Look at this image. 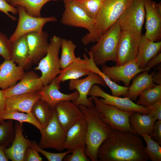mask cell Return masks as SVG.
Listing matches in <instances>:
<instances>
[{
    "instance_id": "cell-35",
    "label": "cell",
    "mask_w": 161,
    "mask_h": 161,
    "mask_svg": "<svg viewBox=\"0 0 161 161\" xmlns=\"http://www.w3.org/2000/svg\"><path fill=\"white\" fill-rule=\"evenodd\" d=\"M145 142L146 146L144 148V152L149 157L152 161H161L160 145L154 140L148 134L141 135Z\"/></svg>"
},
{
    "instance_id": "cell-9",
    "label": "cell",
    "mask_w": 161,
    "mask_h": 161,
    "mask_svg": "<svg viewBox=\"0 0 161 161\" xmlns=\"http://www.w3.org/2000/svg\"><path fill=\"white\" fill-rule=\"evenodd\" d=\"M146 0H134L119 18L121 30H128L142 35L145 18Z\"/></svg>"
},
{
    "instance_id": "cell-16",
    "label": "cell",
    "mask_w": 161,
    "mask_h": 161,
    "mask_svg": "<svg viewBox=\"0 0 161 161\" xmlns=\"http://www.w3.org/2000/svg\"><path fill=\"white\" fill-rule=\"evenodd\" d=\"M26 35L29 49V63H36L47 53L49 44L48 34L42 31L41 32H32Z\"/></svg>"
},
{
    "instance_id": "cell-1",
    "label": "cell",
    "mask_w": 161,
    "mask_h": 161,
    "mask_svg": "<svg viewBox=\"0 0 161 161\" xmlns=\"http://www.w3.org/2000/svg\"><path fill=\"white\" fill-rule=\"evenodd\" d=\"M142 139L131 131L114 130L97 152L100 161H147L149 157L144 152Z\"/></svg>"
},
{
    "instance_id": "cell-23",
    "label": "cell",
    "mask_w": 161,
    "mask_h": 161,
    "mask_svg": "<svg viewBox=\"0 0 161 161\" xmlns=\"http://www.w3.org/2000/svg\"><path fill=\"white\" fill-rule=\"evenodd\" d=\"M83 56V59L80 57L77 58L75 61L61 69L58 76L55 78L57 82L60 83L68 80L77 79L88 75L91 71L88 67V57L85 53Z\"/></svg>"
},
{
    "instance_id": "cell-6",
    "label": "cell",
    "mask_w": 161,
    "mask_h": 161,
    "mask_svg": "<svg viewBox=\"0 0 161 161\" xmlns=\"http://www.w3.org/2000/svg\"><path fill=\"white\" fill-rule=\"evenodd\" d=\"M90 98L93 101L95 108L102 120L113 129L128 131L137 134L131 127L129 121V117L134 112L121 110L103 103L97 97L92 96Z\"/></svg>"
},
{
    "instance_id": "cell-11",
    "label": "cell",
    "mask_w": 161,
    "mask_h": 161,
    "mask_svg": "<svg viewBox=\"0 0 161 161\" xmlns=\"http://www.w3.org/2000/svg\"><path fill=\"white\" fill-rule=\"evenodd\" d=\"M88 95L101 97L102 98L99 100L102 102L121 110L137 112L143 114H148L151 112L149 106L146 107L137 105L128 97L121 98L110 95L104 91L97 84L92 86Z\"/></svg>"
},
{
    "instance_id": "cell-33",
    "label": "cell",
    "mask_w": 161,
    "mask_h": 161,
    "mask_svg": "<svg viewBox=\"0 0 161 161\" xmlns=\"http://www.w3.org/2000/svg\"><path fill=\"white\" fill-rule=\"evenodd\" d=\"M2 118L5 120H14L21 123H28L34 125L40 131L44 128L37 120L34 114L30 113L20 112L16 110L5 111L2 115Z\"/></svg>"
},
{
    "instance_id": "cell-4",
    "label": "cell",
    "mask_w": 161,
    "mask_h": 161,
    "mask_svg": "<svg viewBox=\"0 0 161 161\" xmlns=\"http://www.w3.org/2000/svg\"><path fill=\"white\" fill-rule=\"evenodd\" d=\"M121 31L118 21L104 33L88 51L97 66L108 61L116 62L118 43Z\"/></svg>"
},
{
    "instance_id": "cell-49",
    "label": "cell",
    "mask_w": 161,
    "mask_h": 161,
    "mask_svg": "<svg viewBox=\"0 0 161 161\" xmlns=\"http://www.w3.org/2000/svg\"><path fill=\"white\" fill-rule=\"evenodd\" d=\"M154 4L155 8L158 13L161 15V2L159 3H157L155 1H154Z\"/></svg>"
},
{
    "instance_id": "cell-26",
    "label": "cell",
    "mask_w": 161,
    "mask_h": 161,
    "mask_svg": "<svg viewBox=\"0 0 161 161\" xmlns=\"http://www.w3.org/2000/svg\"><path fill=\"white\" fill-rule=\"evenodd\" d=\"M156 120L151 112L148 114H143L134 112L129 119L131 128L140 136L143 134H148L151 136L153 126Z\"/></svg>"
},
{
    "instance_id": "cell-53",
    "label": "cell",
    "mask_w": 161,
    "mask_h": 161,
    "mask_svg": "<svg viewBox=\"0 0 161 161\" xmlns=\"http://www.w3.org/2000/svg\"><path fill=\"white\" fill-rule=\"evenodd\" d=\"M1 123H0V124H1Z\"/></svg>"
},
{
    "instance_id": "cell-10",
    "label": "cell",
    "mask_w": 161,
    "mask_h": 161,
    "mask_svg": "<svg viewBox=\"0 0 161 161\" xmlns=\"http://www.w3.org/2000/svg\"><path fill=\"white\" fill-rule=\"evenodd\" d=\"M65 10L61 20L63 24L81 27L90 32L93 28L95 20L90 18L75 1L64 0Z\"/></svg>"
},
{
    "instance_id": "cell-8",
    "label": "cell",
    "mask_w": 161,
    "mask_h": 161,
    "mask_svg": "<svg viewBox=\"0 0 161 161\" xmlns=\"http://www.w3.org/2000/svg\"><path fill=\"white\" fill-rule=\"evenodd\" d=\"M19 15L18 24L13 33L9 38L11 42L20 37L33 32H41L44 25L50 22H56L54 16L37 17L28 14L24 8L21 6H16Z\"/></svg>"
},
{
    "instance_id": "cell-48",
    "label": "cell",
    "mask_w": 161,
    "mask_h": 161,
    "mask_svg": "<svg viewBox=\"0 0 161 161\" xmlns=\"http://www.w3.org/2000/svg\"><path fill=\"white\" fill-rule=\"evenodd\" d=\"M5 148L0 144V161H8V160L4 152V150Z\"/></svg>"
},
{
    "instance_id": "cell-13",
    "label": "cell",
    "mask_w": 161,
    "mask_h": 161,
    "mask_svg": "<svg viewBox=\"0 0 161 161\" xmlns=\"http://www.w3.org/2000/svg\"><path fill=\"white\" fill-rule=\"evenodd\" d=\"M97 84L104 86L106 85L99 75L92 71L84 78L70 80L69 89L71 90H76L79 94L78 98L72 102L78 106L82 105L89 107L93 105V101L90 98H88L87 96L92 86Z\"/></svg>"
},
{
    "instance_id": "cell-28",
    "label": "cell",
    "mask_w": 161,
    "mask_h": 161,
    "mask_svg": "<svg viewBox=\"0 0 161 161\" xmlns=\"http://www.w3.org/2000/svg\"><path fill=\"white\" fill-rule=\"evenodd\" d=\"M11 60L24 69L30 65L26 35L11 43Z\"/></svg>"
},
{
    "instance_id": "cell-46",
    "label": "cell",
    "mask_w": 161,
    "mask_h": 161,
    "mask_svg": "<svg viewBox=\"0 0 161 161\" xmlns=\"http://www.w3.org/2000/svg\"><path fill=\"white\" fill-rule=\"evenodd\" d=\"M161 62V53H159L151 58L148 62L146 67L150 69Z\"/></svg>"
},
{
    "instance_id": "cell-43",
    "label": "cell",
    "mask_w": 161,
    "mask_h": 161,
    "mask_svg": "<svg viewBox=\"0 0 161 161\" xmlns=\"http://www.w3.org/2000/svg\"><path fill=\"white\" fill-rule=\"evenodd\" d=\"M151 137L154 140L161 145V120H157L154 123Z\"/></svg>"
},
{
    "instance_id": "cell-36",
    "label": "cell",
    "mask_w": 161,
    "mask_h": 161,
    "mask_svg": "<svg viewBox=\"0 0 161 161\" xmlns=\"http://www.w3.org/2000/svg\"><path fill=\"white\" fill-rule=\"evenodd\" d=\"M105 0H76L88 15L95 20Z\"/></svg>"
},
{
    "instance_id": "cell-14",
    "label": "cell",
    "mask_w": 161,
    "mask_h": 161,
    "mask_svg": "<svg viewBox=\"0 0 161 161\" xmlns=\"http://www.w3.org/2000/svg\"><path fill=\"white\" fill-rule=\"evenodd\" d=\"M147 70H150V69L146 67L140 69L135 59L120 66L109 67L104 64L102 67V71L111 80L116 82L122 81L127 87L137 75Z\"/></svg>"
},
{
    "instance_id": "cell-32",
    "label": "cell",
    "mask_w": 161,
    "mask_h": 161,
    "mask_svg": "<svg viewBox=\"0 0 161 161\" xmlns=\"http://www.w3.org/2000/svg\"><path fill=\"white\" fill-rule=\"evenodd\" d=\"M61 53L60 58L61 69H64L77 59L75 55L76 45L70 40L61 38Z\"/></svg>"
},
{
    "instance_id": "cell-24",
    "label": "cell",
    "mask_w": 161,
    "mask_h": 161,
    "mask_svg": "<svg viewBox=\"0 0 161 161\" xmlns=\"http://www.w3.org/2000/svg\"><path fill=\"white\" fill-rule=\"evenodd\" d=\"M40 98V95L37 92L10 97L6 98L5 111L16 110L26 113H31L34 105Z\"/></svg>"
},
{
    "instance_id": "cell-52",
    "label": "cell",
    "mask_w": 161,
    "mask_h": 161,
    "mask_svg": "<svg viewBox=\"0 0 161 161\" xmlns=\"http://www.w3.org/2000/svg\"><path fill=\"white\" fill-rule=\"evenodd\" d=\"M147 0L148 1H150L151 0Z\"/></svg>"
},
{
    "instance_id": "cell-21",
    "label": "cell",
    "mask_w": 161,
    "mask_h": 161,
    "mask_svg": "<svg viewBox=\"0 0 161 161\" xmlns=\"http://www.w3.org/2000/svg\"><path fill=\"white\" fill-rule=\"evenodd\" d=\"M24 69L12 60H4L0 64V88L4 90L14 86L24 75Z\"/></svg>"
},
{
    "instance_id": "cell-40",
    "label": "cell",
    "mask_w": 161,
    "mask_h": 161,
    "mask_svg": "<svg viewBox=\"0 0 161 161\" xmlns=\"http://www.w3.org/2000/svg\"><path fill=\"white\" fill-rule=\"evenodd\" d=\"M86 146L78 148L73 150L71 155L65 156L64 160L66 161H90L85 154Z\"/></svg>"
},
{
    "instance_id": "cell-27",
    "label": "cell",
    "mask_w": 161,
    "mask_h": 161,
    "mask_svg": "<svg viewBox=\"0 0 161 161\" xmlns=\"http://www.w3.org/2000/svg\"><path fill=\"white\" fill-rule=\"evenodd\" d=\"M149 71H144L134 78L131 85L129 87L128 93L125 97L135 101L143 91L153 88L156 85L153 82L152 78L154 72L149 74Z\"/></svg>"
},
{
    "instance_id": "cell-22",
    "label": "cell",
    "mask_w": 161,
    "mask_h": 161,
    "mask_svg": "<svg viewBox=\"0 0 161 161\" xmlns=\"http://www.w3.org/2000/svg\"><path fill=\"white\" fill-rule=\"evenodd\" d=\"M22 123H16L15 127V136L12 144L9 148H5V154L12 161H23L27 148L30 146V141L23 134Z\"/></svg>"
},
{
    "instance_id": "cell-17",
    "label": "cell",
    "mask_w": 161,
    "mask_h": 161,
    "mask_svg": "<svg viewBox=\"0 0 161 161\" xmlns=\"http://www.w3.org/2000/svg\"><path fill=\"white\" fill-rule=\"evenodd\" d=\"M59 84L55 78L50 83L44 86L37 92L40 96V99L47 103L52 109H55L56 105L59 103L64 101H73L79 96L77 91L69 94L61 92L59 90Z\"/></svg>"
},
{
    "instance_id": "cell-7",
    "label": "cell",
    "mask_w": 161,
    "mask_h": 161,
    "mask_svg": "<svg viewBox=\"0 0 161 161\" xmlns=\"http://www.w3.org/2000/svg\"><path fill=\"white\" fill-rule=\"evenodd\" d=\"M40 132L41 138L38 145L41 148H52L58 151L64 149L66 132L59 123L55 109L47 125Z\"/></svg>"
},
{
    "instance_id": "cell-42",
    "label": "cell",
    "mask_w": 161,
    "mask_h": 161,
    "mask_svg": "<svg viewBox=\"0 0 161 161\" xmlns=\"http://www.w3.org/2000/svg\"><path fill=\"white\" fill-rule=\"evenodd\" d=\"M39 152L30 146L26 150L24 161H41L42 159L39 154Z\"/></svg>"
},
{
    "instance_id": "cell-51",
    "label": "cell",
    "mask_w": 161,
    "mask_h": 161,
    "mask_svg": "<svg viewBox=\"0 0 161 161\" xmlns=\"http://www.w3.org/2000/svg\"><path fill=\"white\" fill-rule=\"evenodd\" d=\"M9 0H7V2H8V1H9Z\"/></svg>"
},
{
    "instance_id": "cell-45",
    "label": "cell",
    "mask_w": 161,
    "mask_h": 161,
    "mask_svg": "<svg viewBox=\"0 0 161 161\" xmlns=\"http://www.w3.org/2000/svg\"><path fill=\"white\" fill-rule=\"evenodd\" d=\"M6 97L2 90L0 88V123L4 121L2 118V115L6 110Z\"/></svg>"
},
{
    "instance_id": "cell-25",
    "label": "cell",
    "mask_w": 161,
    "mask_h": 161,
    "mask_svg": "<svg viewBox=\"0 0 161 161\" xmlns=\"http://www.w3.org/2000/svg\"><path fill=\"white\" fill-rule=\"evenodd\" d=\"M161 49V41L155 42L142 34L135 59L140 69L145 68L150 60L159 53Z\"/></svg>"
},
{
    "instance_id": "cell-19",
    "label": "cell",
    "mask_w": 161,
    "mask_h": 161,
    "mask_svg": "<svg viewBox=\"0 0 161 161\" xmlns=\"http://www.w3.org/2000/svg\"><path fill=\"white\" fill-rule=\"evenodd\" d=\"M146 31L144 35L154 41L161 38V15L156 10L154 1L146 0L145 4Z\"/></svg>"
},
{
    "instance_id": "cell-2",
    "label": "cell",
    "mask_w": 161,
    "mask_h": 161,
    "mask_svg": "<svg viewBox=\"0 0 161 161\" xmlns=\"http://www.w3.org/2000/svg\"><path fill=\"white\" fill-rule=\"evenodd\" d=\"M87 124L85 153L92 161H98V149L102 143L112 134L113 129L102 119L94 105L89 107L80 105Z\"/></svg>"
},
{
    "instance_id": "cell-38",
    "label": "cell",
    "mask_w": 161,
    "mask_h": 161,
    "mask_svg": "<svg viewBox=\"0 0 161 161\" xmlns=\"http://www.w3.org/2000/svg\"><path fill=\"white\" fill-rule=\"evenodd\" d=\"M30 147L44 156L49 161H62L65 156L71 152L68 150L62 153H54L48 152L41 148L35 141H30Z\"/></svg>"
},
{
    "instance_id": "cell-50",
    "label": "cell",
    "mask_w": 161,
    "mask_h": 161,
    "mask_svg": "<svg viewBox=\"0 0 161 161\" xmlns=\"http://www.w3.org/2000/svg\"><path fill=\"white\" fill-rule=\"evenodd\" d=\"M56 0H53V1H56Z\"/></svg>"
},
{
    "instance_id": "cell-15",
    "label": "cell",
    "mask_w": 161,
    "mask_h": 161,
    "mask_svg": "<svg viewBox=\"0 0 161 161\" xmlns=\"http://www.w3.org/2000/svg\"><path fill=\"white\" fill-rule=\"evenodd\" d=\"M20 80L14 86L2 90L6 98L17 95L37 92L44 86L40 77L33 71L25 72Z\"/></svg>"
},
{
    "instance_id": "cell-5",
    "label": "cell",
    "mask_w": 161,
    "mask_h": 161,
    "mask_svg": "<svg viewBox=\"0 0 161 161\" xmlns=\"http://www.w3.org/2000/svg\"><path fill=\"white\" fill-rule=\"evenodd\" d=\"M61 38L53 36L50 40L46 55L34 69L41 72L40 78L44 86L50 83L61 72L58 57Z\"/></svg>"
},
{
    "instance_id": "cell-34",
    "label": "cell",
    "mask_w": 161,
    "mask_h": 161,
    "mask_svg": "<svg viewBox=\"0 0 161 161\" xmlns=\"http://www.w3.org/2000/svg\"><path fill=\"white\" fill-rule=\"evenodd\" d=\"M139 99L136 103L148 107L156 101L161 99V85H157L154 87L146 89L139 95Z\"/></svg>"
},
{
    "instance_id": "cell-20",
    "label": "cell",
    "mask_w": 161,
    "mask_h": 161,
    "mask_svg": "<svg viewBox=\"0 0 161 161\" xmlns=\"http://www.w3.org/2000/svg\"><path fill=\"white\" fill-rule=\"evenodd\" d=\"M87 128L84 117L71 127L66 131L64 149L72 152L77 148L86 146Z\"/></svg>"
},
{
    "instance_id": "cell-31",
    "label": "cell",
    "mask_w": 161,
    "mask_h": 161,
    "mask_svg": "<svg viewBox=\"0 0 161 161\" xmlns=\"http://www.w3.org/2000/svg\"><path fill=\"white\" fill-rule=\"evenodd\" d=\"M54 110L45 101L40 99L34 105L32 112L41 125L44 128L51 118Z\"/></svg>"
},
{
    "instance_id": "cell-12",
    "label": "cell",
    "mask_w": 161,
    "mask_h": 161,
    "mask_svg": "<svg viewBox=\"0 0 161 161\" xmlns=\"http://www.w3.org/2000/svg\"><path fill=\"white\" fill-rule=\"evenodd\" d=\"M141 36L132 31H121L117 49L116 66L135 59Z\"/></svg>"
},
{
    "instance_id": "cell-37",
    "label": "cell",
    "mask_w": 161,
    "mask_h": 161,
    "mask_svg": "<svg viewBox=\"0 0 161 161\" xmlns=\"http://www.w3.org/2000/svg\"><path fill=\"white\" fill-rule=\"evenodd\" d=\"M14 131L12 121H4L0 124V144L4 148L13 139Z\"/></svg>"
},
{
    "instance_id": "cell-30",
    "label": "cell",
    "mask_w": 161,
    "mask_h": 161,
    "mask_svg": "<svg viewBox=\"0 0 161 161\" xmlns=\"http://www.w3.org/2000/svg\"><path fill=\"white\" fill-rule=\"evenodd\" d=\"M53 0H9L8 2L13 7H23L27 13L32 16L41 17V12L43 6Z\"/></svg>"
},
{
    "instance_id": "cell-41",
    "label": "cell",
    "mask_w": 161,
    "mask_h": 161,
    "mask_svg": "<svg viewBox=\"0 0 161 161\" xmlns=\"http://www.w3.org/2000/svg\"><path fill=\"white\" fill-rule=\"evenodd\" d=\"M0 11L6 14L13 21L16 20V17L11 15L10 13L13 14L18 13L17 8L11 5L6 0H0Z\"/></svg>"
},
{
    "instance_id": "cell-39",
    "label": "cell",
    "mask_w": 161,
    "mask_h": 161,
    "mask_svg": "<svg viewBox=\"0 0 161 161\" xmlns=\"http://www.w3.org/2000/svg\"><path fill=\"white\" fill-rule=\"evenodd\" d=\"M11 47L9 39L0 31V55L5 60H11Z\"/></svg>"
},
{
    "instance_id": "cell-29",
    "label": "cell",
    "mask_w": 161,
    "mask_h": 161,
    "mask_svg": "<svg viewBox=\"0 0 161 161\" xmlns=\"http://www.w3.org/2000/svg\"><path fill=\"white\" fill-rule=\"evenodd\" d=\"M89 56L88 57V67L89 70L99 75L104 81L106 85L110 89L112 95L120 97L121 96L126 97L129 89L128 87L119 85L111 80L103 72L101 71L95 64L91 54L86 49Z\"/></svg>"
},
{
    "instance_id": "cell-44",
    "label": "cell",
    "mask_w": 161,
    "mask_h": 161,
    "mask_svg": "<svg viewBox=\"0 0 161 161\" xmlns=\"http://www.w3.org/2000/svg\"><path fill=\"white\" fill-rule=\"evenodd\" d=\"M149 107L151 112L152 113L155 119L156 120H161V99L157 100Z\"/></svg>"
},
{
    "instance_id": "cell-47",
    "label": "cell",
    "mask_w": 161,
    "mask_h": 161,
    "mask_svg": "<svg viewBox=\"0 0 161 161\" xmlns=\"http://www.w3.org/2000/svg\"><path fill=\"white\" fill-rule=\"evenodd\" d=\"M153 82L158 85H161V72L154 73L152 76Z\"/></svg>"
},
{
    "instance_id": "cell-18",
    "label": "cell",
    "mask_w": 161,
    "mask_h": 161,
    "mask_svg": "<svg viewBox=\"0 0 161 161\" xmlns=\"http://www.w3.org/2000/svg\"><path fill=\"white\" fill-rule=\"evenodd\" d=\"M55 109L59 123L66 132L78 120L83 117L78 106L71 101H64L59 103L56 105Z\"/></svg>"
},
{
    "instance_id": "cell-3",
    "label": "cell",
    "mask_w": 161,
    "mask_h": 161,
    "mask_svg": "<svg viewBox=\"0 0 161 161\" xmlns=\"http://www.w3.org/2000/svg\"><path fill=\"white\" fill-rule=\"evenodd\" d=\"M134 0H105L95 19L92 30L83 36L85 45L96 42L100 37L115 24Z\"/></svg>"
}]
</instances>
